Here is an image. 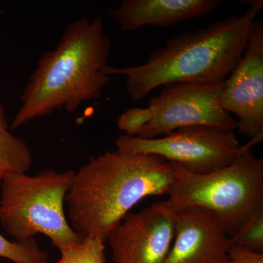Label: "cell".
<instances>
[{
  "mask_svg": "<svg viewBox=\"0 0 263 263\" xmlns=\"http://www.w3.org/2000/svg\"><path fill=\"white\" fill-rule=\"evenodd\" d=\"M231 247L214 212L181 208L176 210L174 240L164 263H229Z\"/></svg>",
  "mask_w": 263,
  "mask_h": 263,
  "instance_id": "obj_10",
  "label": "cell"
},
{
  "mask_svg": "<svg viewBox=\"0 0 263 263\" xmlns=\"http://www.w3.org/2000/svg\"><path fill=\"white\" fill-rule=\"evenodd\" d=\"M233 246L263 252V204L254 209L230 238Z\"/></svg>",
  "mask_w": 263,
  "mask_h": 263,
  "instance_id": "obj_13",
  "label": "cell"
},
{
  "mask_svg": "<svg viewBox=\"0 0 263 263\" xmlns=\"http://www.w3.org/2000/svg\"><path fill=\"white\" fill-rule=\"evenodd\" d=\"M223 82L164 85L158 95L150 98L146 108H130L119 116L118 127L128 136L143 139L195 125L235 130L236 119L220 105Z\"/></svg>",
  "mask_w": 263,
  "mask_h": 263,
  "instance_id": "obj_6",
  "label": "cell"
},
{
  "mask_svg": "<svg viewBox=\"0 0 263 263\" xmlns=\"http://www.w3.org/2000/svg\"><path fill=\"white\" fill-rule=\"evenodd\" d=\"M0 102V184L10 175L27 174L32 165V152L22 138L12 134Z\"/></svg>",
  "mask_w": 263,
  "mask_h": 263,
  "instance_id": "obj_12",
  "label": "cell"
},
{
  "mask_svg": "<svg viewBox=\"0 0 263 263\" xmlns=\"http://www.w3.org/2000/svg\"><path fill=\"white\" fill-rule=\"evenodd\" d=\"M116 146L122 153L159 156L197 175L224 168L243 149L234 130L207 125L179 128L154 139L124 134L118 138Z\"/></svg>",
  "mask_w": 263,
  "mask_h": 263,
  "instance_id": "obj_7",
  "label": "cell"
},
{
  "mask_svg": "<svg viewBox=\"0 0 263 263\" xmlns=\"http://www.w3.org/2000/svg\"><path fill=\"white\" fill-rule=\"evenodd\" d=\"M33 263H50L47 262V260H43V261H38V262H33Z\"/></svg>",
  "mask_w": 263,
  "mask_h": 263,
  "instance_id": "obj_17",
  "label": "cell"
},
{
  "mask_svg": "<svg viewBox=\"0 0 263 263\" xmlns=\"http://www.w3.org/2000/svg\"><path fill=\"white\" fill-rule=\"evenodd\" d=\"M75 171L45 170L35 176L10 175L0 184V223L15 241L23 243L41 233L60 250L84 236L72 229L64 204Z\"/></svg>",
  "mask_w": 263,
  "mask_h": 263,
  "instance_id": "obj_4",
  "label": "cell"
},
{
  "mask_svg": "<svg viewBox=\"0 0 263 263\" xmlns=\"http://www.w3.org/2000/svg\"><path fill=\"white\" fill-rule=\"evenodd\" d=\"M174 171L167 200L176 210L197 206L214 212L231 237L254 209L263 204V159L250 145L231 164L211 174L188 172L171 162Z\"/></svg>",
  "mask_w": 263,
  "mask_h": 263,
  "instance_id": "obj_5",
  "label": "cell"
},
{
  "mask_svg": "<svg viewBox=\"0 0 263 263\" xmlns=\"http://www.w3.org/2000/svg\"><path fill=\"white\" fill-rule=\"evenodd\" d=\"M172 164L145 154L106 152L75 172L65 197L70 226L84 237L106 241L143 198L168 194Z\"/></svg>",
  "mask_w": 263,
  "mask_h": 263,
  "instance_id": "obj_2",
  "label": "cell"
},
{
  "mask_svg": "<svg viewBox=\"0 0 263 263\" xmlns=\"http://www.w3.org/2000/svg\"><path fill=\"white\" fill-rule=\"evenodd\" d=\"M229 263H263V254L232 245Z\"/></svg>",
  "mask_w": 263,
  "mask_h": 263,
  "instance_id": "obj_16",
  "label": "cell"
},
{
  "mask_svg": "<svg viewBox=\"0 0 263 263\" xmlns=\"http://www.w3.org/2000/svg\"><path fill=\"white\" fill-rule=\"evenodd\" d=\"M249 5L242 15H230L203 28L181 33L151 52L144 63L131 67L109 66L108 76H125L133 101L173 83L223 82L238 64L248 43L262 0L243 1Z\"/></svg>",
  "mask_w": 263,
  "mask_h": 263,
  "instance_id": "obj_1",
  "label": "cell"
},
{
  "mask_svg": "<svg viewBox=\"0 0 263 263\" xmlns=\"http://www.w3.org/2000/svg\"><path fill=\"white\" fill-rule=\"evenodd\" d=\"M111 47L101 16L71 22L57 48L38 60L10 129L62 108L75 111L81 104L100 98L110 80L107 69Z\"/></svg>",
  "mask_w": 263,
  "mask_h": 263,
  "instance_id": "obj_3",
  "label": "cell"
},
{
  "mask_svg": "<svg viewBox=\"0 0 263 263\" xmlns=\"http://www.w3.org/2000/svg\"><path fill=\"white\" fill-rule=\"evenodd\" d=\"M48 252L41 250L34 238L27 241L12 242L0 234V257L15 263H33L47 260Z\"/></svg>",
  "mask_w": 263,
  "mask_h": 263,
  "instance_id": "obj_15",
  "label": "cell"
},
{
  "mask_svg": "<svg viewBox=\"0 0 263 263\" xmlns=\"http://www.w3.org/2000/svg\"><path fill=\"white\" fill-rule=\"evenodd\" d=\"M104 243L98 238L84 237L79 243L61 251L57 263H106Z\"/></svg>",
  "mask_w": 263,
  "mask_h": 263,
  "instance_id": "obj_14",
  "label": "cell"
},
{
  "mask_svg": "<svg viewBox=\"0 0 263 263\" xmlns=\"http://www.w3.org/2000/svg\"><path fill=\"white\" fill-rule=\"evenodd\" d=\"M219 0H124L108 15L122 32L141 27H167L201 18L220 4Z\"/></svg>",
  "mask_w": 263,
  "mask_h": 263,
  "instance_id": "obj_11",
  "label": "cell"
},
{
  "mask_svg": "<svg viewBox=\"0 0 263 263\" xmlns=\"http://www.w3.org/2000/svg\"><path fill=\"white\" fill-rule=\"evenodd\" d=\"M176 210L168 200L129 213L108 235L114 263H164L172 247Z\"/></svg>",
  "mask_w": 263,
  "mask_h": 263,
  "instance_id": "obj_8",
  "label": "cell"
},
{
  "mask_svg": "<svg viewBox=\"0 0 263 263\" xmlns=\"http://www.w3.org/2000/svg\"><path fill=\"white\" fill-rule=\"evenodd\" d=\"M223 82L220 105L238 118L241 135L260 141L263 132V20H255L243 53Z\"/></svg>",
  "mask_w": 263,
  "mask_h": 263,
  "instance_id": "obj_9",
  "label": "cell"
}]
</instances>
